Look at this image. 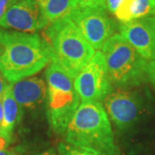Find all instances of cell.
Returning <instances> with one entry per match:
<instances>
[{
	"label": "cell",
	"instance_id": "obj_1",
	"mask_svg": "<svg viewBox=\"0 0 155 155\" xmlns=\"http://www.w3.org/2000/svg\"><path fill=\"white\" fill-rule=\"evenodd\" d=\"M50 61L49 48L38 34L0 28V72L9 83L31 77Z\"/></svg>",
	"mask_w": 155,
	"mask_h": 155
},
{
	"label": "cell",
	"instance_id": "obj_2",
	"mask_svg": "<svg viewBox=\"0 0 155 155\" xmlns=\"http://www.w3.org/2000/svg\"><path fill=\"white\" fill-rule=\"evenodd\" d=\"M68 144L100 155H117L109 116L100 103H81L65 132Z\"/></svg>",
	"mask_w": 155,
	"mask_h": 155
},
{
	"label": "cell",
	"instance_id": "obj_3",
	"mask_svg": "<svg viewBox=\"0 0 155 155\" xmlns=\"http://www.w3.org/2000/svg\"><path fill=\"white\" fill-rule=\"evenodd\" d=\"M51 54L55 62L75 79L95 54V49L84 39L69 17L52 22L45 31Z\"/></svg>",
	"mask_w": 155,
	"mask_h": 155
},
{
	"label": "cell",
	"instance_id": "obj_4",
	"mask_svg": "<svg viewBox=\"0 0 155 155\" xmlns=\"http://www.w3.org/2000/svg\"><path fill=\"white\" fill-rule=\"evenodd\" d=\"M102 53L113 86L128 88L146 80L148 63L120 34H115L106 41Z\"/></svg>",
	"mask_w": 155,
	"mask_h": 155
},
{
	"label": "cell",
	"instance_id": "obj_5",
	"mask_svg": "<svg viewBox=\"0 0 155 155\" xmlns=\"http://www.w3.org/2000/svg\"><path fill=\"white\" fill-rule=\"evenodd\" d=\"M48 82V119L56 134H65L79 106L80 97L74 79L55 62L51 61L46 71Z\"/></svg>",
	"mask_w": 155,
	"mask_h": 155
},
{
	"label": "cell",
	"instance_id": "obj_6",
	"mask_svg": "<svg viewBox=\"0 0 155 155\" xmlns=\"http://www.w3.org/2000/svg\"><path fill=\"white\" fill-rule=\"evenodd\" d=\"M74 87L82 103L104 101L113 91L102 51H97L74 79Z\"/></svg>",
	"mask_w": 155,
	"mask_h": 155
},
{
	"label": "cell",
	"instance_id": "obj_7",
	"mask_svg": "<svg viewBox=\"0 0 155 155\" xmlns=\"http://www.w3.org/2000/svg\"><path fill=\"white\" fill-rule=\"evenodd\" d=\"M68 17L91 46L97 50L103 48L117 28V23L108 15L106 9L77 7Z\"/></svg>",
	"mask_w": 155,
	"mask_h": 155
},
{
	"label": "cell",
	"instance_id": "obj_8",
	"mask_svg": "<svg viewBox=\"0 0 155 155\" xmlns=\"http://www.w3.org/2000/svg\"><path fill=\"white\" fill-rule=\"evenodd\" d=\"M49 24L37 0H17L0 19V28L35 33Z\"/></svg>",
	"mask_w": 155,
	"mask_h": 155
},
{
	"label": "cell",
	"instance_id": "obj_9",
	"mask_svg": "<svg viewBox=\"0 0 155 155\" xmlns=\"http://www.w3.org/2000/svg\"><path fill=\"white\" fill-rule=\"evenodd\" d=\"M104 102L108 116L122 130L134 125L140 114V99L137 93L128 90L113 91Z\"/></svg>",
	"mask_w": 155,
	"mask_h": 155
},
{
	"label": "cell",
	"instance_id": "obj_10",
	"mask_svg": "<svg viewBox=\"0 0 155 155\" xmlns=\"http://www.w3.org/2000/svg\"><path fill=\"white\" fill-rule=\"evenodd\" d=\"M120 35L147 63L155 59V16L121 22Z\"/></svg>",
	"mask_w": 155,
	"mask_h": 155
},
{
	"label": "cell",
	"instance_id": "obj_11",
	"mask_svg": "<svg viewBox=\"0 0 155 155\" xmlns=\"http://www.w3.org/2000/svg\"><path fill=\"white\" fill-rule=\"evenodd\" d=\"M15 100L21 107L34 110L41 106L48 96V85L38 77H29L11 84Z\"/></svg>",
	"mask_w": 155,
	"mask_h": 155
},
{
	"label": "cell",
	"instance_id": "obj_12",
	"mask_svg": "<svg viewBox=\"0 0 155 155\" xmlns=\"http://www.w3.org/2000/svg\"><path fill=\"white\" fill-rule=\"evenodd\" d=\"M3 109L4 116L3 122L0 128V137L5 139L7 143L11 141V136L15 127L20 122L22 117V107L15 100L12 91L11 84L5 89L3 97Z\"/></svg>",
	"mask_w": 155,
	"mask_h": 155
},
{
	"label": "cell",
	"instance_id": "obj_13",
	"mask_svg": "<svg viewBox=\"0 0 155 155\" xmlns=\"http://www.w3.org/2000/svg\"><path fill=\"white\" fill-rule=\"evenodd\" d=\"M115 16L121 22L155 16V0H124Z\"/></svg>",
	"mask_w": 155,
	"mask_h": 155
},
{
	"label": "cell",
	"instance_id": "obj_14",
	"mask_svg": "<svg viewBox=\"0 0 155 155\" xmlns=\"http://www.w3.org/2000/svg\"><path fill=\"white\" fill-rule=\"evenodd\" d=\"M49 22L67 17L77 8L75 0H37Z\"/></svg>",
	"mask_w": 155,
	"mask_h": 155
},
{
	"label": "cell",
	"instance_id": "obj_15",
	"mask_svg": "<svg viewBox=\"0 0 155 155\" xmlns=\"http://www.w3.org/2000/svg\"><path fill=\"white\" fill-rule=\"evenodd\" d=\"M58 150L61 155H100L94 152L82 149L68 143L61 142L58 146Z\"/></svg>",
	"mask_w": 155,
	"mask_h": 155
},
{
	"label": "cell",
	"instance_id": "obj_16",
	"mask_svg": "<svg viewBox=\"0 0 155 155\" xmlns=\"http://www.w3.org/2000/svg\"><path fill=\"white\" fill-rule=\"evenodd\" d=\"M78 8H102L106 9V0H75Z\"/></svg>",
	"mask_w": 155,
	"mask_h": 155
},
{
	"label": "cell",
	"instance_id": "obj_17",
	"mask_svg": "<svg viewBox=\"0 0 155 155\" xmlns=\"http://www.w3.org/2000/svg\"><path fill=\"white\" fill-rule=\"evenodd\" d=\"M124 0H106V10L115 14L116 10L122 5Z\"/></svg>",
	"mask_w": 155,
	"mask_h": 155
},
{
	"label": "cell",
	"instance_id": "obj_18",
	"mask_svg": "<svg viewBox=\"0 0 155 155\" xmlns=\"http://www.w3.org/2000/svg\"><path fill=\"white\" fill-rule=\"evenodd\" d=\"M17 0H0V19L4 17L5 12Z\"/></svg>",
	"mask_w": 155,
	"mask_h": 155
},
{
	"label": "cell",
	"instance_id": "obj_19",
	"mask_svg": "<svg viewBox=\"0 0 155 155\" xmlns=\"http://www.w3.org/2000/svg\"><path fill=\"white\" fill-rule=\"evenodd\" d=\"M147 77L155 87V59L147 65Z\"/></svg>",
	"mask_w": 155,
	"mask_h": 155
},
{
	"label": "cell",
	"instance_id": "obj_20",
	"mask_svg": "<svg viewBox=\"0 0 155 155\" xmlns=\"http://www.w3.org/2000/svg\"><path fill=\"white\" fill-rule=\"evenodd\" d=\"M5 78L4 77V75L2 74V72H0V97H3V94L5 91V89L7 88V86L10 84L6 83Z\"/></svg>",
	"mask_w": 155,
	"mask_h": 155
},
{
	"label": "cell",
	"instance_id": "obj_21",
	"mask_svg": "<svg viewBox=\"0 0 155 155\" xmlns=\"http://www.w3.org/2000/svg\"><path fill=\"white\" fill-rule=\"evenodd\" d=\"M0 155H17L14 151L8 149H0Z\"/></svg>",
	"mask_w": 155,
	"mask_h": 155
},
{
	"label": "cell",
	"instance_id": "obj_22",
	"mask_svg": "<svg viewBox=\"0 0 155 155\" xmlns=\"http://www.w3.org/2000/svg\"><path fill=\"white\" fill-rule=\"evenodd\" d=\"M3 116H4V109H3V99L0 97V124L3 122Z\"/></svg>",
	"mask_w": 155,
	"mask_h": 155
},
{
	"label": "cell",
	"instance_id": "obj_23",
	"mask_svg": "<svg viewBox=\"0 0 155 155\" xmlns=\"http://www.w3.org/2000/svg\"><path fill=\"white\" fill-rule=\"evenodd\" d=\"M6 145H7V143H6L5 140L0 137V149H4Z\"/></svg>",
	"mask_w": 155,
	"mask_h": 155
},
{
	"label": "cell",
	"instance_id": "obj_24",
	"mask_svg": "<svg viewBox=\"0 0 155 155\" xmlns=\"http://www.w3.org/2000/svg\"><path fill=\"white\" fill-rule=\"evenodd\" d=\"M39 155H56L54 152H52V151H47V152H44V153H41V154Z\"/></svg>",
	"mask_w": 155,
	"mask_h": 155
},
{
	"label": "cell",
	"instance_id": "obj_25",
	"mask_svg": "<svg viewBox=\"0 0 155 155\" xmlns=\"http://www.w3.org/2000/svg\"><path fill=\"white\" fill-rule=\"evenodd\" d=\"M0 128H1V124H0Z\"/></svg>",
	"mask_w": 155,
	"mask_h": 155
}]
</instances>
